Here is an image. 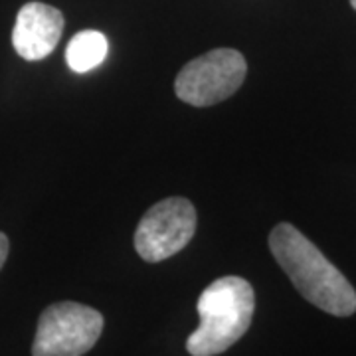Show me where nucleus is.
I'll list each match as a JSON object with an SVG mask.
<instances>
[{
  "mask_svg": "<svg viewBox=\"0 0 356 356\" xmlns=\"http://www.w3.org/2000/svg\"><path fill=\"white\" fill-rule=\"evenodd\" d=\"M64 32V14L44 2H28L20 8L13 30V46L20 58L38 62L50 56Z\"/></svg>",
  "mask_w": 356,
  "mask_h": 356,
  "instance_id": "obj_6",
  "label": "nucleus"
},
{
  "mask_svg": "<svg viewBox=\"0 0 356 356\" xmlns=\"http://www.w3.org/2000/svg\"><path fill=\"white\" fill-rule=\"evenodd\" d=\"M103 323L93 307L74 301L50 305L38 321L32 356H83L99 341Z\"/></svg>",
  "mask_w": 356,
  "mask_h": 356,
  "instance_id": "obj_4",
  "label": "nucleus"
},
{
  "mask_svg": "<svg viewBox=\"0 0 356 356\" xmlns=\"http://www.w3.org/2000/svg\"><path fill=\"white\" fill-rule=\"evenodd\" d=\"M269 250L311 305L334 317H350L355 313V287L295 226L277 224L271 229Z\"/></svg>",
  "mask_w": 356,
  "mask_h": 356,
  "instance_id": "obj_1",
  "label": "nucleus"
},
{
  "mask_svg": "<svg viewBox=\"0 0 356 356\" xmlns=\"http://www.w3.org/2000/svg\"><path fill=\"white\" fill-rule=\"evenodd\" d=\"M8 250H10L8 238H6V234H2V232H0V269H2V266L6 264V257H8Z\"/></svg>",
  "mask_w": 356,
  "mask_h": 356,
  "instance_id": "obj_8",
  "label": "nucleus"
},
{
  "mask_svg": "<svg viewBox=\"0 0 356 356\" xmlns=\"http://www.w3.org/2000/svg\"><path fill=\"white\" fill-rule=\"evenodd\" d=\"M350 4H353V8L356 10V0H350Z\"/></svg>",
  "mask_w": 356,
  "mask_h": 356,
  "instance_id": "obj_9",
  "label": "nucleus"
},
{
  "mask_svg": "<svg viewBox=\"0 0 356 356\" xmlns=\"http://www.w3.org/2000/svg\"><path fill=\"white\" fill-rule=\"evenodd\" d=\"M200 325L186 341L192 356L226 353L248 332L255 309V293L250 281L228 275L208 285L198 303Z\"/></svg>",
  "mask_w": 356,
  "mask_h": 356,
  "instance_id": "obj_2",
  "label": "nucleus"
},
{
  "mask_svg": "<svg viewBox=\"0 0 356 356\" xmlns=\"http://www.w3.org/2000/svg\"><path fill=\"white\" fill-rule=\"evenodd\" d=\"M248 74L245 58L234 48L206 51L178 72L175 91L178 99L194 107H210L232 97Z\"/></svg>",
  "mask_w": 356,
  "mask_h": 356,
  "instance_id": "obj_3",
  "label": "nucleus"
},
{
  "mask_svg": "<svg viewBox=\"0 0 356 356\" xmlns=\"http://www.w3.org/2000/svg\"><path fill=\"white\" fill-rule=\"evenodd\" d=\"M107 50H109L107 38L102 32L83 30V32H77L76 36L70 40L67 50H65V60L74 72L86 74L103 64V60L107 58Z\"/></svg>",
  "mask_w": 356,
  "mask_h": 356,
  "instance_id": "obj_7",
  "label": "nucleus"
},
{
  "mask_svg": "<svg viewBox=\"0 0 356 356\" xmlns=\"http://www.w3.org/2000/svg\"><path fill=\"white\" fill-rule=\"evenodd\" d=\"M196 232V210L191 200L172 196L154 204L140 218L135 232V250L149 261L159 264L184 250Z\"/></svg>",
  "mask_w": 356,
  "mask_h": 356,
  "instance_id": "obj_5",
  "label": "nucleus"
}]
</instances>
